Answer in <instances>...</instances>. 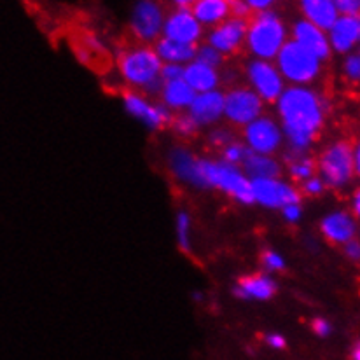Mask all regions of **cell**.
I'll use <instances>...</instances> for the list:
<instances>
[{
    "label": "cell",
    "mask_w": 360,
    "mask_h": 360,
    "mask_svg": "<svg viewBox=\"0 0 360 360\" xmlns=\"http://www.w3.org/2000/svg\"><path fill=\"white\" fill-rule=\"evenodd\" d=\"M355 221L347 212H334L322 221V233L333 243H348L354 240Z\"/></svg>",
    "instance_id": "cell-18"
},
{
    "label": "cell",
    "mask_w": 360,
    "mask_h": 360,
    "mask_svg": "<svg viewBox=\"0 0 360 360\" xmlns=\"http://www.w3.org/2000/svg\"><path fill=\"white\" fill-rule=\"evenodd\" d=\"M238 287L241 289V292L247 296V300L254 297V300L266 301L271 300L276 292V283L266 275L243 276V278H240Z\"/></svg>",
    "instance_id": "cell-22"
},
{
    "label": "cell",
    "mask_w": 360,
    "mask_h": 360,
    "mask_svg": "<svg viewBox=\"0 0 360 360\" xmlns=\"http://www.w3.org/2000/svg\"><path fill=\"white\" fill-rule=\"evenodd\" d=\"M248 9H259V11H268V7L271 6V2L269 0H250V2H247Z\"/></svg>",
    "instance_id": "cell-43"
},
{
    "label": "cell",
    "mask_w": 360,
    "mask_h": 360,
    "mask_svg": "<svg viewBox=\"0 0 360 360\" xmlns=\"http://www.w3.org/2000/svg\"><path fill=\"white\" fill-rule=\"evenodd\" d=\"M248 79L257 91L255 95L266 102H275L283 93L282 75L268 61H252L248 65Z\"/></svg>",
    "instance_id": "cell-8"
},
{
    "label": "cell",
    "mask_w": 360,
    "mask_h": 360,
    "mask_svg": "<svg viewBox=\"0 0 360 360\" xmlns=\"http://www.w3.org/2000/svg\"><path fill=\"white\" fill-rule=\"evenodd\" d=\"M262 262H264L266 268L271 269V271H282V269L285 268V261H283L278 254L269 250L262 254Z\"/></svg>",
    "instance_id": "cell-34"
},
{
    "label": "cell",
    "mask_w": 360,
    "mask_h": 360,
    "mask_svg": "<svg viewBox=\"0 0 360 360\" xmlns=\"http://www.w3.org/2000/svg\"><path fill=\"white\" fill-rule=\"evenodd\" d=\"M354 214H355V217H359V214H360V193L359 191H355V194H354Z\"/></svg>",
    "instance_id": "cell-45"
},
{
    "label": "cell",
    "mask_w": 360,
    "mask_h": 360,
    "mask_svg": "<svg viewBox=\"0 0 360 360\" xmlns=\"http://www.w3.org/2000/svg\"><path fill=\"white\" fill-rule=\"evenodd\" d=\"M282 210H283V217H285L289 222L300 221V217H301V207H300V205H289V207L282 208Z\"/></svg>",
    "instance_id": "cell-39"
},
{
    "label": "cell",
    "mask_w": 360,
    "mask_h": 360,
    "mask_svg": "<svg viewBox=\"0 0 360 360\" xmlns=\"http://www.w3.org/2000/svg\"><path fill=\"white\" fill-rule=\"evenodd\" d=\"M250 187L254 200L268 208H285L289 205H300L301 201L300 193L278 179L250 180Z\"/></svg>",
    "instance_id": "cell-7"
},
{
    "label": "cell",
    "mask_w": 360,
    "mask_h": 360,
    "mask_svg": "<svg viewBox=\"0 0 360 360\" xmlns=\"http://www.w3.org/2000/svg\"><path fill=\"white\" fill-rule=\"evenodd\" d=\"M354 170H355V174H359V170H360V150H359V147H355V149H354Z\"/></svg>",
    "instance_id": "cell-44"
},
{
    "label": "cell",
    "mask_w": 360,
    "mask_h": 360,
    "mask_svg": "<svg viewBox=\"0 0 360 360\" xmlns=\"http://www.w3.org/2000/svg\"><path fill=\"white\" fill-rule=\"evenodd\" d=\"M245 139L248 142V149L254 150L255 154H268L275 153L282 142V131L268 117H257L255 121L248 122L245 129Z\"/></svg>",
    "instance_id": "cell-10"
},
{
    "label": "cell",
    "mask_w": 360,
    "mask_h": 360,
    "mask_svg": "<svg viewBox=\"0 0 360 360\" xmlns=\"http://www.w3.org/2000/svg\"><path fill=\"white\" fill-rule=\"evenodd\" d=\"M278 112L294 153L308 149L323 121L319 96L304 88L285 89L278 98Z\"/></svg>",
    "instance_id": "cell-1"
},
{
    "label": "cell",
    "mask_w": 360,
    "mask_h": 360,
    "mask_svg": "<svg viewBox=\"0 0 360 360\" xmlns=\"http://www.w3.org/2000/svg\"><path fill=\"white\" fill-rule=\"evenodd\" d=\"M163 100L165 107H174V109H186L193 103L196 93L184 82V79L174 82H165L163 86Z\"/></svg>",
    "instance_id": "cell-25"
},
{
    "label": "cell",
    "mask_w": 360,
    "mask_h": 360,
    "mask_svg": "<svg viewBox=\"0 0 360 360\" xmlns=\"http://www.w3.org/2000/svg\"><path fill=\"white\" fill-rule=\"evenodd\" d=\"M175 6L179 7V11H187V13H189V7L193 6V4H191L189 0H177V2H175Z\"/></svg>",
    "instance_id": "cell-46"
},
{
    "label": "cell",
    "mask_w": 360,
    "mask_h": 360,
    "mask_svg": "<svg viewBox=\"0 0 360 360\" xmlns=\"http://www.w3.org/2000/svg\"><path fill=\"white\" fill-rule=\"evenodd\" d=\"M311 327L313 330H315V334H319L320 338H327L330 334V326L327 320L323 319H315L311 322Z\"/></svg>",
    "instance_id": "cell-37"
},
{
    "label": "cell",
    "mask_w": 360,
    "mask_h": 360,
    "mask_svg": "<svg viewBox=\"0 0 360 360\" xmlns=\"http://www.w3.org/2000/svg\"><path fill=\"white\" fill-rule=\"evenodd\" d=\"M345 70H347V75L352 79V81H357L360 77V58L359 55L348 56L347 65H345Z\"/></svg>",
    "instance_id": "cell-35"
},
{
    "label": "cell",
    "mask_w": 360,
    "mask_h": 360,
    "mask_svg": "<svg viewBox=\"0 0 360 360\" xmlns=\"http://www.w3.org/2000/svg\"><path fill=\"white\" fill-rule=\"evenodd\" d=\"M224 114V95L217 89L200 93L194 96L189 105V116L196 121L198 126L212 124Z\"/></svg>",
    "instance_id": "cell-15"
},
{
    "label": "cell",
    "mask_w": 360,
    "mask_h": 360,
    "mask_svg": "<svg viewBox=\"0 0 360 360\" xmlns=\"http://www.w3.org/2000/svg\"><path fill=\"white\" fill-rule=\"evenodd\" d=\"M266 343L280 350V348H285V338L280 336V334H269V336H266Z\"/></svg>",
    "instance_id": "cell-40"
},
{
    "label": "cell",
    "mask_w": 360,
    "mask_h": 360,
    "mask_svg": "<svg viewBox=\"0 0 360 360\" xmlns=\"http://www.w3.org/2000/svg\"><path fill=\"white\" fill-rule=\"evenodd\" d=\"M174 128L179 135L189 136V135H194V133H196L198 124H196V121L189 116V114H186V116L177 117V121L174 122Z\"/></svg>",
    "instance_id": "cell-30"
},
{
    "label": "cell",
    "mask_w": 360,
    "mask_h": 360,
    "mask_svg": "<svg viewBox=\"0 0 360 360\" xmlns=\"http://www.w3.org/2000/svg\"><path fill=\"white\" fill-rule=\"evenodd\" d=\"M329 46L336 51L347 53L359 42L360 37V21L359 16H338L333 27L329 28Z\"/></svg>",
    "instance_id": "cell-17"
},
{
    "label": "cell",
    "mask_w": 360,
    "mask_h": 360,
    "mask_svg": "<svg viewBox=\"0 0 360 360\" xmlns=\"http://www.w3.org/2000/svg\"><path fill=\"white\" fill-rule=\"evenodd\" d=\"M345 252H347V255L352 259V261H359V257H360V247H359V243H357V241H355V240L348 241L347 247H345Z\"/></svg>",
    "instance_id": "cell-41"
},
{
    "label": "cell",
    "mask_w": 360,
    "mask_h": 360,
    "mask_svg": "<svg viewBox=\"0 0 360 360\" xmlns=\"http://www.w3.org/2000/svg\"><path fill=\"white\" fill-rule=\"evenodd\" d=\"M306 21L319 30H329L338 20V11L330 0H304L301 4Z\"/></svg>",
    "instance_id": "cell-19"
},
{
    "label": "cell",
    "mask_w": 360,
    "mask_h": 360,
    "mask_svg": "<svg viewBox=\"0 0 360 360\" xmlns=\"http://www.w3.org/2000/svg\"><path fill=\"white\" fill-rule=\"evenodd\" d=\"M313 161L311 160H300V161H292L290 163V175L294 179L302 180V179H311L313 177Z\"/></svg>",
    "instance_id": "cell-29"
},
{
    "label": "cell",
    "mask_w": 360,
    "mask_h": 360,
    "mask_svg": "<svg viewBox=\"0 0 360 360\" xmlns=\"http://www.w3.org/2000/svg\"><path fill=\"white\" fill-rule=\"evenodd\" d=\"M163 28V13L154 2H139L131 16V30L142 41L158 37Z\"/></svg>",
    "instance_id": "cell-11"
},
{
    "label": "cell",
    "mask_w": 360,
    "mask_h": 360,
    "mask_svg": "<svg viewBox=\"0 0 360 360\" xmlns=\"http://www.w3.org/2000/svg\"><path fill=\"white\" fill-rule=\"evenodd\" d=\"M177 235H179V245L186 254L191 252V241H189V215L179 214L177 219Z\"/></svg>",
    "instance_id": "cell-28"
},
{
    "label": "cell",
    "mask_w": 360,
    "mask_h": 360,
    "mask_svg": "<svg viewBox=\"0 0 360 360\" xmlns=\"http://www.w3.org/2000/svg\"><path fill=\"white\" fill-rule=\"evenodd\" d=\"M184 77V68L180 65L175 63H167L161 67L160 70V79L163 82H174V81H180Z\"/></svg>",
    "instance_id": "cell-31"
},
{
    "label": "cell",
    "mask_w": 360,
    "mask_h": 360,
    "mask_svg": "<svg viewBox=\"0 0 360 360\" xmlns=\"http://www.w3.org/2000/svg\"><path fill=\"white\" fill-rule=\"evenodd\" d=\"M210 139L215 146H226L229 142V133L226 129H219V131L212 133Z\"/></svg>",
    "instance_id": "cell-42"
},
{
    "label": "cell",
    "mask_w": 360,
    "mask_h": 360,
    "mask_svg": "<svg viewBox=\"0 0 360 360\" xmlns=\"http://www.w3.org/2000/svg\"><path fill=\"white\" fill-rule=\"evenodd\" d=\"M336 6L338 14H343V16H359V11H360V2L357 0H338L334 2Z\"/></svg>",
    "instance_id": "cell-32"
},
{
    "label": "cell",
    "mask_w": 360,
    "mask_h": 360,
    "mask_svg": "<svg viewBox=\"0 0 360 360\" xmlns=\"http://www.w3.org/2000/svg\"><path fill=\"white\" fill-rule=\"evenodd\" d=\"M245 37L250 51L264 61L275 58L285 44V28L273 11H261L250 27H247Z\"/></svg>",
    "instance_id": "cell-3"
},
{
    "label": "cell",
    "mask_w": 360,
    "mask_h": 360,
    "mask_svg": "<svg viewBox=\"0 0 360 360\" xmlns=\"http://www.w3.org/2000/svg\"><path fill=\"white\" fill-rule=\"evenodd\" d=\"M243 168L245 174L248 175L252 180L255 179H275L280 177V167L275 160L268 156H262V154H255L254 150L245 147L243 153Z\"/></svg>",
    "instance_id": "cell-21"
},
{
    "label": "cell",
    "mask_w": 360,
    "mask_h": 360,
    "mask_svg": "<svg viewBox=\"0 0 360 360\" xmlns=\"http://www.w3.org/2000/svg\"><path fill=\"white\" fill-rule=\"evenodd\" d=\"M294 42H297L301 48H304L319 60H327L330 56V46L326 34L306 20L294 25Z\"/></svg>",
    "instance_id": "cell-16"
},
{
    "label": "cell",
    "mask_w": 360,
    "mask_h": 360,
    "mask_svg": "<svg viewBox=\"0 0 360 360\" xmlns=\"http://www.w3.org/2000/svg\"><path fill=\"white\" fill-rule=\"evenodd\" d=\"M320 172L323 182L330 187H343L355 175L354 149L350 143L338 142L326 150L320 158Z\"/></svg>",
    "instance_id": "cell-5"
},
{
    "label": "cell",
    "mask_w": 360,
    "mask_h": 360,
    "mask_svg": "<svg viewBox=\"0 0 360 360\" xmlns=\"http://www.w3.org/2000/svg\"><path fill=\"white\" fill-rule=\"evenodd\" d=\"M156 55L160 60H167L168 63H187L196 56V46L194 44H180V42L168 41V39H161L158 42Z\"/></svg>",
    "instance_id": "cell-24"
},
{
    "label": "cell",
    "mask_w": 360,
    "mask_h": 360,
    "mask_svg": "<svg viewBox=\"0 0 360 360\" xmlns=\"http://www.w3.org/2000/svg\"><path fill=\"white\" fill-rule=\"evenodd\" d=\"M262 110V100L252 89H233L224 96V112L236 124H248L255 121Z\"/></svg>",
    "instance_id": "cell-9"
},
{
    "label": "cell",
    "mask_w": 360,
    "mask_h": 360,
    "mask_svg": "<svg viewBox=\"0 0 360 360\" xmlns=\"http://www.w3.org/2000/svg\"><path fill=\"white\" fill-rule=\"evenodd\" d=\"M161 65L163 63L156 53L142 48L126 51L120 60L122 77L140 88H146L149 82L160 77Z\"/></svg>",
    "instance_id": "cell-6"
},
{
    "label": "cell",
    "mask_w": 360,
    "mask_h": 360,
    "mask_svg": "<svg viewBox=\"0 0 360 360\" xmlns=\"http://www.w3.org/2000/svg\"><path fill=\"white\" fill-rule=\"evenodd\" d=\"M229 11H233L235 18H240V20H243V16H247V14L250 13V9H248L247 4L238 2V0H235V2H229Z\"/></svg>",
    "instance_id": "cell-38"
},
{
    "label": "cell",
    "mask_w": 360,
    "mask_h": 360,
    "mask_svg": "<svg viewBox=\"0 0 360 360\" xmlns=\"http://www.w3.org/2000/svg\"><path fill=\"white\" fill-rule=\"evenodd\" d=\"M124 107L131 116L146 122L149 128L158 129L163 124H170L172 112L165 105H150L142 96L135 93H124Z\"/></svg>",
    "instance_id": "cell-13"
},
{
    "label": "cell",
    "mask_w": 360,
    "mask_h": 360,
    "mask_svg": "<svg viewBox=\"0 0 360 360\" xmlns=\"http://www.w3.org/2000/svg\"><path fill=\"white\" fill-rule=\"evenodd\" d=\"M196 58L198 63L201 65H207V67L210 68H215L219 67V65L222 63V55L219 51H215L214 48H210V46H200V48H196Z\"/></svg>",
    "instance_id": "cell-27"
},
{
    "label": "cell",
    "mask_w": 360,
    "mask_h": 360,
    "mask_svg": "<svg viewBox=\"0 0 360 360\" xmlns=\"http://www.w3.org/2000/svg\"><path fill=\"white\" fill-rule=\"evenodd\" d=\"M243 153H245V146H240V143H231V146L226 147L224 150V161L229 165L235 163H241L243 161Z\"/></svg>",
    "instance_id": "cell-33"
},
{
    "label": "cell",
    "mask_w": 360,
    "mask_h": 360,
    "mask_svg": "<svg viewBox=\"0 0 360 360\" xmlns=\"http://www.w3.org/2000/svg\"><path fill=\"white\" fill-rule=\"evenodd\" d=\"M245 35H247V21L240 20V18H231L212 32L208 37V46L221 55L233 53L243 42Z\"/></svg>",
    "instance_id": "cell-14"
},
{
    "label": "cell",
    "mask_w": 360,
    "mask_h": 360,
    "mask_svg": "<svg viewBox=\"0 0 360 360\" xmlns=\"http://www.w3.org/2000/svg\"><path fill=\"white\" fill-rule=\"evenodd\" d=\"M161 30H163L165 39L180 42V44H194L201 37L200 23L187 11H177L170 14Z\"/></svg>",
    "instance_id": "cell-12"
},
{
    "label": "cell",
    "mask_w": 360,
    "mask_h": 360,
    "mask_svg": "<svg viewBox=\"0 0 360 360\" xmlns=\"http://www.w3.org/2000/svg\"><path fill=\"white\" fill-rule=\"evenodd\" d=\"M184 82L193 89L194 93H207L214 91L215 86L219 84V75L215 68L201 65L198 61H193L189 67L184 68Z\"/></svg>",
    "instance_id": "cell-20"
},
{
    "label": "cell",
    "mask_w": 360,
    "mask_h": 360,
    "mask_svg": "<svg viewBox=\"0 0 360 360\" xmlns=\"http://www.w3.org/2000/svg\"><path fill=\"white\" fill-rule=\"evenodd\" d=\"M276 58H278V68L283 77L297 84L313 81L320 72V60L294 41L285 42Z\"/></svg>",
    "instance_id": "cell-4"
},
{
    "label": "cell",
    "mask_w": 360,
    "mask_h": 360,
    "mask_svg": "<svg viewBox=\"0 0 360 360\" xmlns=\"http://www.w3.org/2000/svg\"><path fill=\"white\" fill-rule=\"evenodd\" d=\"M198 180H200L201 189L215 187L228 193L243 205H252L255 201L250 180L241 174L240 168L226 161L198 160Z\"/></svg>",
    "instance_id": "cell-2"
},
{
    "label": "cell",
    "mask_w": 360,
    "mask_h": 360,
    "mask_svg": "<svg viewBox=\"0 0 360 360\" xmlns=\"http://www.w3.org/2000/svg\"><path fill=\"white\" fill-rule=\"evenodd\" d=\"M350 360H360V347H359V343L354 345V350L350 352Z\"/></svg>",
    "instance_id": "cell-47"
},
{
    "label": "cell",
    "mask_w": 360,
    "mask_h": 360,
    "mask_svg": "<svg viewBox=\"0 0 360 360\" xmlns=\"http://www.w3.org/2000/svg\"><path fill=\"white\" fill-rule=\"evenodd\" d=\"M304 191L308 194H311V196H316V194H320L323 191V182L316 177L308 179L304 182Z\"/></svg>",
    "instance_id": "cell-36"
},
{
    "label": "cell",
    "mask_w": 360,
    "mask_h": 360,
    "mask_svg": "<svg viewBox=\"0 0 360 360\" xmlns=\"http://www.w3.org/2000/svg\"><path fill=\"white\" fill-rule=\"evenodd\" d=\"M170 163L177 177L200 187V180H198V158H194L187 150L177 149L170 156Z\"/></svg>",
    "instance_id": "cell-26"
},
{
    "label": "cell",
    "mask_w": 360,
    "mask_h": 360,
    "mask_svg": "<svg viewBox=\"0 0 360 360\" xmlns=\"http://www.w3.org/2000/svg\"><path fill=\"white\" fill-rule=\"evenodd\" d=\"M228 13L229 2H224V0H198L193 4V16L198 23H219L228 16Z\"/></svg>",
    "instance_id": "cell-23"
}]
</instances>
